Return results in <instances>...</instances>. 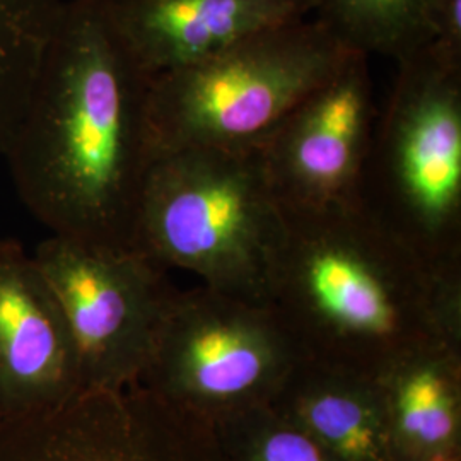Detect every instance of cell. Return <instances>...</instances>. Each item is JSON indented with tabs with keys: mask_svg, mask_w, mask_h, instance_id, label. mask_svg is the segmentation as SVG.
Wrapping results in <instances>:
<instances>
[{
	"mask_svg": "<svg viewBox=\"0 0 461 461\" xmlns=\"http://www.w3.org/2000/svg\"><path fill=\"white\" fill-rule=\"evenodd\" d=\"M149 86L101 0H66L4 156L17 195L51 234L133 249L156 159Z\"/></svg>",
	"mask_w": 461,
	"mask_h": 461,
	"instance_id": "obj_1",
	"label": "cell"
},
{
	"mask_svg": "<svg viewBox=\"0 0 461 461\" xmlns=\"http://www.w3.org/2000/svg\"><path fill=\"white\" fill-rule=\"evenodd\" d=\"M284 221L268 306L303 363L379 379L420 350L461 348V265L430 260L361 203Z\"/></svg>",
	"mask_w": 461,
	"mask_h": 461,
	"instance_id": "obj_2",
	"label": "cell"
},
{
	"mask_svg": "<svg viewBox=\"0 0 461 461\" xmlns=\"http://www.w3.org/2000/svg\"><path fill=\"white\" fill-rule=\"evenodd\" d=\"M284 232L258 148L180 149L149 169L133 249L209 289L268 304Z\"/></svg>",
	"mask_w": 461,
	"mask_h": 461,
	"instance_id": "obj_3",
	"label": "cell"
},
{
	"mask_svg": "<svg viewBox=\"0 0 461 461\" xmlns=\"http://www.w3.org/2000/svg\"><path fill=\"white\" fill-rule=\"evenodd\" d=\"M359 203L430 260L461 265V66L430 45L398 62Z\"/></svg>",
	"mask_w": 461,
	"mask_h": 461,
	"instance_id": "obj_4",
	"label": "cell"
},
{
	"mask_svg": "<svg viewBox=\"0 0 461 461\" xmlns=\"http://www.w3.org/2000/svg\"><path fill=\"white\" fill-rule=\"evenodd\" d=\"M350 51L306 17L152 77L148 112L156 158L180 149L258 148Z\"/></svg>",
	"mask_w": 461,
	"mask_h": 461,
	"instance_id": "obj_5",
	"label": "cell"
},
{
	"mask_svg": "<svg viewBox=\"0 0 461 461\" xmlns=\"http://www.w3.org/2000/svg\"><path fill=\"white\" fill-rule=\"evenodd\" d=\"M301 361L268 304L200 284L176 291L139 384L214 428L270 405Z\"/></svg>",
	"mask_w": 461,
	"mask_h": 461,
	"instance_id": "obj_6",
	"label": "cell"
},
{
	"mask_svg": "<svg viewBox=\"0 0 461 461\" xmlns=\"http://www.w3.org/2000/svg\"><path fill=\"white\" fill-rule=\"evenodd\" d=\"M70 330L84 390L139 384L176 294L167 268L135 249L51 234L33 255Z\"/></svg>",
	"mask_w": 461,
	"mask_h": 461,
	"instance_id": "obj_7",
	"label": "cell"
},
{
	"mask_svg": "<svg viewBox=\"0 0 461 461\" xmlns=\"http://www.w3.org/2000/svg\"><path fill=\"white\" fill-rule=\"evenodd\" d=\"M378 113L369 57L350 51L258 146L284 212L359 203Z\"/></svg>",
	"mask_w": 461,
	"mask_h": 461,
	"instance_id": "obj_8",
	"label": "cell"
},
{
	"mask_svg": "<svg viewBox=\"0 0 461 461\" xmlns=\"http://www.w3.org/2000/svg\"><path fill=\"white\" fill-rule=\"evenodd\" d=\"M0 461H230L212 426L142 384L84 390L43 412L0 417Z\"/></svg>",
	"mask_w": 461,
	"mask_h": 461,
	"instance_id": "obj_9",
	"label": "cell"
},
{
	"mask_svg": "<svg viewBox=\"0 0 461 461\" xmlns=\"http://www.w3.org/2000/svg\"><path fill=\"white\" fill-rule=\"evenodd\" d=\"M81 392L57 297L16 240L0 241V417L50 411Z\"/></svg>",
	"mask_w": 461,
	"mask_h": 461,
	"instance_id": "obj_10",
	"label": "cell"
},
{
	"mask_svg": "<svg viewBox=\"0 0 461 461\" xmlns=\"http://www.w3.org/2000/svg\"><path fill=\"white\" fill-rule=\"evenodd\" d=\"M316 0H101L133 60L156 77L312 16Z\"/></svg>",
	"mask_w": 461,
	"mask_h": 461,
	"instance_id": "obj_11",
	"label": "cell"
},
{
	"mask_svg": "<svg viewBox=\"0 0 461 461\" xmlns=\"http://www.w3.org/2000/svg\"><path fill=\"white\" fill-rule=\"evenodd\" d=\"M270 405L337 461H395L379 379L301 361Z\"/></svg>",
	"mask_w": 461,
	"mask_h": 461,
	"instance_id": "obj_12",
	"label": "cell"
},
{
	"mask_svg": "<svg viewBox=\"0 0 461 461\" xmlns=\"http://www.w3.org/2000/svg\"><path fill=\"white\" fill-rule=\"evenodd\" d=\"M395 461L461 451V348H428L379 378Z\"/></svg>",
	"mask_w": 461,
	"mask_h": 461,
	"instance_id": "obj_13",
	"label": "cell"
},
{
	"mask_svg": "<svg viewBox=\"0 0 461 461\" xmlns=\"http://www.w3.org/2000/svg\"><path fill=\"white\" fill-rule=\"evenodd\" d=\"M66 0H0V158L28 108Z\"/></svg>",
	"mask_w": 461,
	"mask_h": 461,
	"instance_id": "obj_14",
	"label": "cell"
},
{
	"mask_svg": "<svg viewBox=\"0 0 461 461\" xmlns=\"http://www.w3.org/2000/svg\"><path fill=\"white\" fill-rule=\"evenodd\" d=\"M436 0H316L314 19L347 49L396 62L432 40Z\"/></svg>",
	"mask_w": 461,
	"mask_h": 461,
	"instance_id": "obj_15",
	"label": "cell"
},
{
	"mask_svg": "<svg viewBox=\"0 0 461 461\" xmlns=\"http://www.w3.org/2000/svg\"><path fill=\"white\" fill-rule=\"evenodd\" d=\"M214 430L230 461H337L310 432L272 405L230 417Z\"/></svg>",
	"mask_w": 461,
	"mask_h": 461,
	"instance_id": "obj_16",
	"label": "cell"
},
{
	"mask_svg": "<svg viewBox=\"0 0 461 461\" xmlns=\"http://www.w3.org/2000/svg\"><path fill=\"white\" fill-rule=\"evenodd\" d=\"M429 45L461 66V0H436Z\"/></svg>",
	"mask_w": 461,
	"mask_h": 461,
	"instance_id": "obj_17",
	"label": "cell"
},
{
	"mask_svg": "<svg viewBox=\"0 0 461 461\" xmlns=\"http://www.w3.org/2000/svg\"><path fill=\"white\" fill-rule=\"evenodd\" d=\"M417 461H461V451H449V453H439L434 456H428Z\"/></svg>",
	"mask_w": 461,
	"mask_h": 461,
	"instance_id": "obj_18",
	"label": "cell"
}]
</instances>
